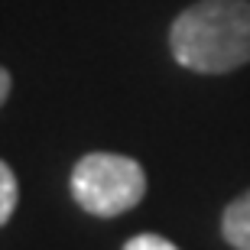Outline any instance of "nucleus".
<instances>
[{
	"label": "nucleus",
	"mask_w": 250,
	"mask_h": 250,
	"mask_svg": "<svg viewBox=\"0 0 250 250\" xmlns=\"http://www.w3.org/2000/svg\"><path fill=\"white\" fill-rule=\"evenodd\" d=\"M169 52L198 75H228L250 62V0H198L169 26Z\"/></svg>",
	"instance_id": "f257e3e1"
},
{
	"label": "nucleus",
	"mask_w": 250,
	"mask_h": 250,
	"mask_svg": "<svg viewBox=\"0 0 250 250\" xmlns=\"http://www.w3.org/2000/svg\"><path fill=\"white\" fill-rule=\"evenodd\" d=\"M146 195V172L121 153H88L72 169V198L94 218H117Z\"/></svg>",
	"instance_id": "f03ea898"
},
{
	"label": "nucleus",
	"mask_w": 250,
	"mask_h": 250,
	"mask_svg": "<svg viewBox=\"0 0 250 250\" xmlns=\"http://www.w3.org/2000/svg\"><path fill=\"white\" fill-rule=\"evenodd\" d=\"M221 237L234 250H250V188L237 195L221 214Z\"/></svg>",
	"instance_id": "7ed1b4c3"
},
{
	"label": "nucleus",
	"mask_w": 250,
	"mask_h": 250,
	"mask_svg": "<svg viewBox=\"0 0 250 250\" xmlns=\"http://www.w3.org/2000/svg\"><path fill=\"white\" fill-rule=\"evenodd\" d=\"M17 202H20V186H17V176L13 169L0 159V228L13 218L17 211Z\"/></svg>",
	"instance_id": "20e7f679"
},
{
	"label": "nucleus",
	"mask_w": 250,
	"mask_h": 250,
	"mask_svg": "<svg viewBox=\"0 0 250 250\" xmlns=\"http://www.w3.org/2000/svg\"><path fill=\"white\" fill-rule=\"evenodd\" d=\"M124 250H179V247L166 237H159V234H137L124 244Z\"/></svg>",
	"instance_id": "39448f33"
},
{
	"label": "nucleus",
	"mask_w": 250,
	"mask_h": 250,
	"mask_svg": "<svg viewBox=\"0 0 250 250\" xmlns=\"http://www.w3.org/2000/svg\"><path fill=\"white\" fill-rule=\"evenodd\" d=\"M10 72L7 68H3V65H0V107H3V104H7V98H10Z\"/></svg>",
	"instance_id": "423d86ee"
}]
</instances>
